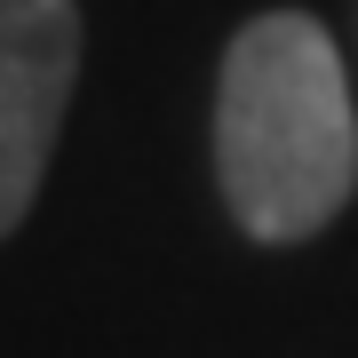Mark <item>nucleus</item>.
I'll list each match as a JSON object with an SVG mask.
<instances>
[{
    "mask_svg": "<svg viewBox=\"0 0 358 358\" xmlns=\"http://www.w3.org/2000/svg\"><path fill=\"white\" fill-rule=\"evenodd\" d=\"M215 176L247 239H310L358 183V112L319 16L239 24L215 88Z\"/></svg>",
    "mask_w": 358,
    "mask_h": 358,
    "instance_id": "nucleus-1",
    "label": "nucleus"
},
{
    "mask_svg": "<svg viewBox=\"0 0 358 358\" xmlns=\"http://www.w3.org/2000/svg\"><path fill=\"white\" fill-rule=\"evenodd\" d=\"M72 80H80V8L0 0V231H16L40 199Z\"/></svg>",
    "mask_w": 358,
    "mask_h": 358,
    "instance_id": "nucleus-2",
    "label": "nucleus"
}]
</instances>
